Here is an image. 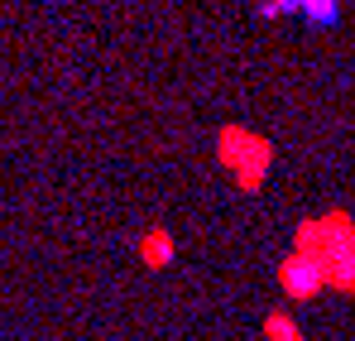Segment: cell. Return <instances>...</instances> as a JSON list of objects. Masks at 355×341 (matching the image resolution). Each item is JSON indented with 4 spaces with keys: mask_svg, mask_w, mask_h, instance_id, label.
I'll use <instances>...</instances> for the list:
<instances>
[{
    "mask_svg": "<svg viewBox=\"0 0 355 341\" xmlns=\"http://www.w3.org/2000/svg\"><path fill=\"white\" fill-rule=\"evenodd\" d=\"M293 250L312 255L327 274V288H341L355 298V217L351 212H322V217H307L293 231Z\"/></svg>",
    "mask_w": 355,
    "mask_h": 341,
    "instance_id": "1",
    "label": "cell"
},
{
    "mask_svg": "<svg viewBox=\"0 0 355 341\" xmlns=\"http://www.w3.org/2000/svg\"><path fill=\"white\" fill-rule=\"evenodd\" d=\"M216 164L236 178L240 192H259L269 164H274V144L264 135H254L250 125H221L216 130Z\"/></svg>",
    "mask_w": 355,
    "mask_h": 341,
    "instance_id": "2",
    "label": "cell"
},
{
    "mask_svg": "<svg viewBox=\"0 0 355 341\" xmlns=\"http://www.w3.org/2000/svg\"><path fill=\"white\" fill-rule=\"evenodd\" d=\"M279 288H284L288 303H312V298L327 288V274H322V265H317L312 255L288 250V255L279 260Z\"/></svg>",
    "mask_w": 355,
    "mask_h": 341,
    "instance_id": "3",
    "label": "cell"
},
{
    "mask_svg": "<svg viewBox=\"0 0 355 341\" xmlns=\"http://www.w3.org/2000/svg\"><path fill=\"white\" fill-rule=\"evenodd\" d=\"M173 260H178V240H173V231L149 226L144 235H139V265H144V269H168Z\"/></svg>",
    "mask_w": 355,
    "mask_h": 341,
    "instance_id": "4",
    "label": "cell"
},
{
    "mask_svg": "<svg viewBox=\"0 0 355 341\" xmlns=\"http://www.w3.org/2000/svg\"><path fill=\"white\" fill-rule=\"evenodd\" d=\"M293 10L302 15L307 29H331V24H341V0H293Z\"/></svg>",
    "mask_w": 355,
    "mask_h": 341,
    "instance_id": "5",
    "label": "cell"
},
{
    "mask_svg": "<svg viewBox=\"0 0 355 341\" xmlns=\"http://www.w3.org/2000/svg\"><path fill=\"white\" fill-rule=\"evenodd\" d=\"M264 341H307V337L293 322V313H269L264 317Z\"/></svg>",
    "mask_w": 355,
    "mask_h": 341,
    "instance_id": "6",
    "label": "cell"
}]
</instances>
